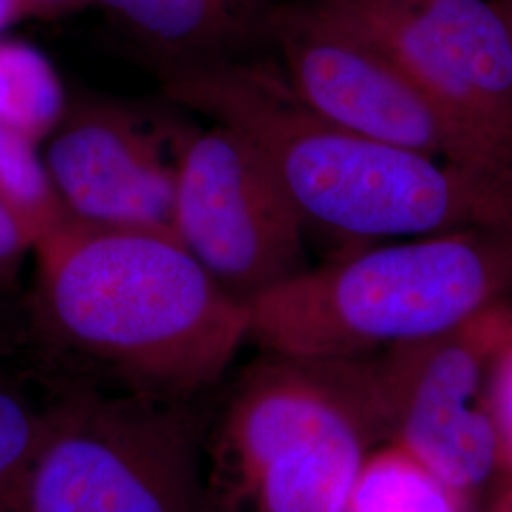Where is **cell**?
Segmentation results:
<instances>
[{
	"instance_id": "1",
	"label": "cell",
	"mask_w": 512,
	"mask_h": 512,
	"mask_svg": "<svg viewBox=\"0 0 512 512\" xmlns=\"http://www.w3.org/2000/svg\"><path fill=\"white\" fill-rule=\"evenodd\" d=\"M175 103L243 133L274 169L306 230L346 251L380 239L512 232V169L446 162L334 126L279 71L230 57L164 78Z\"/></svg>"
},
{
	"instance_id": "2",
	"label": "cell",
	"mask_w": 512,
	"mask_h": 512,
	"mask_svg": "<svg viewBox=\"0 0 512 512\" xmlns=\"http://www.w3.org/2000/svg\"><path fill=\"white\" fill-rule=\"evenodd\" d=\"M31 330L118 389L192 401L249 342V313L179 239L73 220L33 247Z\"/></svg>"
},
{
	"instance_id": "3",
	"label": "cell",
	"mask_w": 512,
	"mask_h": 512,
	"mask_svg": "<svg viewBox=\"0 0 512 512\" xmlns=\"http://www.w3.org/2000/svg\"><path fill=\"white\" fill-rule=\"evenodd\" d=\"M512 302V232L366 245L247 306L262 353L357 359L459 329Z\"/></svg>"
},
{
	"instance_id": "4",
	"label": "cell",
	"mask_w": 512,
	"mask_h": 512,
	"mask_svg": "<svg viewBox=\"0 0 512 512\" xmlns=\"http://www.w3.org/2000/svg\"><path fill=\"white\" fill-rule=\"evenodd\" d=\"M391 414L370 359L262 353L207 433L215 512H346Z\"/></svg>"
},
{
	"instance_id": "5",
	"label": "cell",
	"mask_w": 512,
	"mask_h": 512,
	"mask_svg": "<svg viewBox=\"0 0 512 512\" xmlns=\"http://www.w3.org/2000/svg\"><path fill=\"white\" fill-rule=\"evenodd\" d=\"M190 406L67 378L19 512H215L209 429Z\"/></svg>"
},
{
	"instance_id": "6",
	"label": "cell",
	"mask_w": 512,
	"mask_h": 512,
	"mask_svg": "<svg viewBox=\"0 0 512 512\" xmlns=\"http://www.w3.org/2000/svg\"><path fill=\"white\" fill-rule=\"evenodd\" d=\"M266 31L285 84L319 118L446 162L512 169L507 154L440 107L384 50L313 4L270 10Z\"/></svg>"
},
{
	"instance_id": "7",
	"label": "cell",
	"mask_w": 512,
	"mask_h": 512,
	"mask_svg": "<svg viewBox=\"0 0 512 512\" xmlns=\"http://www.w3.org/2000/svg\"><path fill=\"white\" fill-rule=\"evenodd\" d=\"M304 224L260 150L215 124L186 139L175 238L239 304L306 270Z\"/></svg>"
},
{
	"instance_id": "8",
	"label": "cell",
	"mask_w": 512,
	"mask_h": 512,
	"mask_svg": "<svg viewBox=\"0 0 512 512\" xmlns=\"http://www.w3.org/2000/svg\"><path fill=\"white\" fill-rule=\"evenodd\" d=\"M512 160V33L494 0H313Z\"/></svg>"
},
{
	"instance_id": "9",
	"label": "cell",
	"mask_w": 512,
	"mask_h": 512,
	"mask_svg": "<svg viewBox=\"0 0 512 512\" xmlns=\"http://www.w3.org/2000/svg\"><path fill=\"white\" fill-rule=\"evenodd\" d=\"M512 336V302L439 336L376 355L395 442L459 495L499 465L486 368Z\"/></svg>"
},
{
	"instance_id": "10",
	"label": "cell",
	"mask_w": 512,
	"mask_h": 512,
	"mask_svg": "<svg viewBox=\"0 0 512 512\" xmlns=\"http://www.w3.org/2000/svg\"><path fill=\"white\" fill-rule=\"evenodd\" d=\"M186 139V137H184ZM145 112L109 99L67 105L44 148L57 196L74 220L175 238L181 143Z\"/></svg>"
},
{
	"instance_id": "11",
	"label": "cell",
	"mask_w": 512,
	"mask_h": 512,
	"mask_svg": "<svg viewBox=\"0 0 512 512\" xmlns=\"http://www.w3.org/2000/svg\"><path fill=\"white\" fill-rule=\"evenodd\" d=\"M164 65L226 57L256 29H266L264 0H93Z\"/></svg>"
},
{
	"instance_id": "12",
	"label": "cell",
	"mask_w": 512,
	"mask_h": 512,
	"mask_svg": "<svg viewBox=\"0 0 512 512\" xmlns=\"http://www.w3.org/2000/svg\"><path fill=\"white\" fill-rule=\"evenodd\" d=\"M65 376L40 363L0 366V512H19L23 482Z\"/></svg>"
},
{
	"instance_id": "13",
	"label": "cell",
	"mask_w": 512,
	"mask_h": 512,
	"mask_svg": "<svg viewBox=\"0 0 512 512\" xmlns=\"http://www.w3.org/2000/svg\"><path fill=\"white\" fill-rule=\"evenodd\" d=\"M59 74L37 48L0 38V122L33 141H46L67 110Z\"/></svg>"
},
{
	"instance_id": "14",
	"label": "cell",
	"mask_w": 512,
	"mask_h": 512,
	"mask_svg": "<svg viewBox=\"0 0 512 512\" xmlns=\"http://www.w3.org/2000/svg\"><path fill=\"white\" fill-rule=\"evenodd\" d=\"M346 512H461V507L458 492L393 440L366 456Z\"/></svg>"
},
{
	"instance_id": "15",
	"label": "cell",
	"mask_w": 512,
	"mask_h": 512,
	"mask_svg": "<svg viewBox=\"0 0 512 512\" xmlns=\"http://www.w3.org/2000/svg\"><path fill=\"white\" fill-rule=\"evenodd\" d=\"M0 202L16 217L33 247L74 220L55 192L37 145L2 122Z\"/></svg>"
},
{
	"instance_id": "16",
	"label": "cell",
	"mask_w": 512,
	"mask_h": 512,
	"mask_svg": "<svg viewBox=\"0 0 512 512\" xmlns=\"http://www.w3.org/2000/svg\"><path fill=\"white\" fill-rule=\"evenodd\" d=\"M484 401L497 435L499 463H505L512 471V336L497 348L488 363Z\"/></svg>"
},
{
	"instance_id": "17",
	"label": "cell",
	"mask_w": 512,
	"mask_h": 512,
	"mask_svg": "<svg viewBox=\"0 0 512 512\" xmlns=\"http://www.w3.org/2000/svg\"><path fill=\"white\" fill-rule=\"evenodd\" d=\"M33 243L16 217L0 202V294L10 298L18 293L19 277Z\"/></svg>"
},
{
	"instance_id": "18",
	"label": "cell",
	"mask_w": 512,
	"mask_h": 512,
	"mask_svg": "<svg viewBox=\"0 0 512 512\" xmlns=\"http://www.w3.org/2000/svg\"><path fill=\"white\" fill-rule=\"evenodd\" d=\"M14 2L18 6L19 16H35V18H59L93 4V0H14Z\"/></svg>"
},
{
	"instance_id": "19",
	"label": "cell",
	"mask_w": 512,
	"mask_h": 512,
	"mask_svg": "<svg viewBox=\"0 0 512 512\" xmlns=\"http://www.w3.org/2000/svg\"><path fill=\"white\" fill-rule=\"evenodd\" d=\"M18 342L19 332L16 329L14 313L8 304V298L0 294V366L16 359Z\"/></svg>"
},
{
	"instance_id": "20",
	"label": "cell",
	"mask_w": 512,
	"mask_h": 512,
	"mask_svg": "<svg viewBox=\"0 0 512 512\" xmlns=\"http://www.w3.org/2000/svg\"><path fill=\"white\" fill-rule=\"evenodd\" d=\"M21 18L14 0H0V33L14 21Z\"/></svg>"
},
{
	"instance_id": "21",
	"label": "cell",
	"mask_w": 512,
	"mask_h": 512,
	"mask_svg": "<svg viewBox=\"0 0 512 512\" xmlns=\"http://www.w3.org/2000/svg\"><path fill=\"white\" fill-rule=\"evenodd\" d=\"M495 6L501 10L503 18L507 21L512 33V0H494Z\"/></svg>"
},
{
	"instance_id": "22",
	"label": "cell",
	"mask_w": 512,
	"mask_h": 512,
	"mask_svg": "<svg viewBox=\"0 0 512 512\" xmlns=\"http://www.w3.org/2000/svg\"><path fill=\"white\" fill-rule=\"evenodd\" d=\"M497 512H512V492L507 495L503 501H501V505H499Z\"/></svg>"
}]
</instances>
